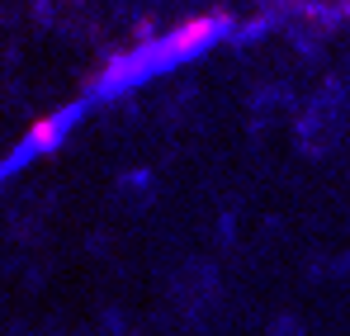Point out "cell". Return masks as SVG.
Returning a JSON list of instances; mask_svg holds the SVG:
<instances>
[{"instance_id":"cell-1","label":"cell","mask_w":350,"mask_h":336,"mask_svg":"<svg viewBox=\"0 0 350 336\" xmlns=\"http://www.w3.org/2000/svg\"><path fill=\"white\" fill-rule=\"evenodd\" d=\"M228 29H232V14H228V10H204V14H194V19L175 24L161 43H152V57H157V66H175V62H185V57H199L208 43H218Z\"/></svg>"},{"instance_id":"cell-3","label":"cell","mask_w":350,"mask_h":336,"mask_svg":"<svg viewBox=\"0 0 350 336\" xmlns=\"http://www.w3.org/2000/svg\"><path fill=\"white\" fill-rule=\"evenodd\" d=\"M303 5H312V0H303Z\"/></svg>"},{"instance_id":"cell-4","label":"cell","mask_w":350,"mask_h":336,"mask_svg":"<svg viewBox=\"0 0 350 336\" xmlns=\"http://www.w3.org/2000/svg\"><path fill=\"white\" fill-rule=\"evenodd\" d=\"M346 10H350V0H346Z\"/></svg>"},{"instance_id":"cell-2","label":"cell","mask_w":350,"mask_h":336,"mask_svg":"<svg viewBox=\"0 0 350 336\" xmlns=\"http://www.w3.org/2000/svg\"><path fill=\"white\" fill-rule=\"evenodd\" d=\"M66 123H71L66 114H48V118H38V123L24 133V147H29V152H53L62 138H66Z\"/></svg>"}]
</instances>
